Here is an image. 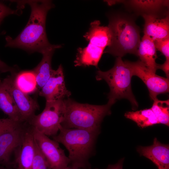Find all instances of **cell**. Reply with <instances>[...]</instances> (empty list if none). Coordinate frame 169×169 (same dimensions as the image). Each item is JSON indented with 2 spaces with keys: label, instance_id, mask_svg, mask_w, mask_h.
I'll return each mask as SVG.
<instances>
[{
  "label": "cell",
  "instance_id": "1",
  "mask_svg": "<svg viewBox=\"0 0 169 169\" xmlns=\"http://www.w3.org/2000/svg\"><path fill=\"white\" fill-rule=\"evenodd\" d=\"M18 8H23L28 4L31 13L27 24L15 38L6 37L5 46L19 48L29 52L43 53L54 45L48 40L46 32V20L48 12L54 5L49 0H24L15 1Z\"/></svg>",
  "mask_w": 169,
  "mask_h": 169
},
{
  "label": "cell",
  "instance_id": "2",
  "mask_svg": "<svg viewBox=\"0 0 169 169\" xmlns=\"http://www.w3.org/2000/svg\"><path fill=\"white\" fill-rule=\"evenodd\" d=\"M59 132L53 140L62 144L68 150L70 165L90 169L89 160L94 154L97 139L100 130L66 129L61 125Z\"/></svg>",
  "mask_w": 169,
  "mask_h": 169
},
{
  "label": "cell",
  "instance_id": "3",
  "mask_svg": "<svg viewBox=\"0 0 169 169\" xmlns=\"http://www.w3.org/2000/svg\"><path fill=\"white\" fill-rule=\"evenodd\" d=\"M108 27L111 41L104 53L121 58L128 53L137 56L141 41L140 31L132 17L122 13L112 14Z\"/></svg>",
  "mask_w": 169,
  "mask_h": 169
},
{
  "label": "cell",
  "instance_id": "4",
  "mask_svg": "<svg viewBox=\"0 0 169 169\" xmlns=\"http://www.w3.org/2000/svg\"><path fill=\"white\" fill-rule=\"evenodd\" d=\"M64 100L65 112L61 126L66 129L100 130L101 123L106 116L111 114L114 104L109 101L102 105L80 103L69 98Z\"/></svg>",
  "mask_w": 169,
  "mask_h": 169
},
{
  "label": "cell",
  "instance_id": "5",
  "mask_svg": "<svg viewBox=\"0 0 169 169\" xmlns=\"http://www.w3.org/2000/svg\"><path fill=\"white\" fill-rule=\"evenodd\" d=\"M132 76L130 68L121 57H117L112 68L106 71L98 70L95 78L98 81L105 80L109 85V101L114 104L116 100L126 99L131 102L132 109L135 110L138 107V104L131 89Z\"/></svg>",
  "mask_w": 169,
  "mask_h": 169
},
{
  "label": "cell",
  "instance_id": "6",
  "mask_svg": "<svg viewBox=\"0 0 169 169\" xmlns=\"http://www.w3.org/2000/svg\"><path fill=\"white\" fill-rule=\"evenodd\" d=\"M64 100L46 101L43 111L35 115L27 123L48 136L56 135L64 118Z\"/></svg>",
  "mask_w": 169,
  "mask_h": 169
},
{
  "label": "cell",
  "instance_id": "7",
  "mask_svg": "<svg viewBox=\"0 0 169 169\" xmlns=\"http://www.w3.org/2000/svg\"><path fill=\"white\" fill-rule=\"evenodd\" d=\"M124 62L131 70L132 76H138L145 84L151 100L157 98V95L159 94L169 92V79L151 71L140 60L134 62L126 60Z\"/></svg>",
  "mask_w": 169,
  "mask_h": 169
},
{
  "label": "cell",
  "instance_id": "8",
  "mask_svg": "<svg viewBox=\"0 0 169 169\" xmlns=\"http://www.w3.org/2000/svg\"><path fill=\"white\" fill-rule=\"evenodd\" d=\"M33 135L34 141L51 169H64L69 165L70 160L58 142L50 139L34 127Z\"/></svg>",
  "mask_w": 169,
  "mask_h": 169
},
{
  "label": "cell",
  "instance_id": "9",
  "mask_svg": "<svg viewBox=\"0 0 169 169\" xmlns=\"http://www.w3.org/2000/svg\"><path fill=\"white\" fill-rule=\"evenodd\" d=\"M2 82L13 99L23 121L28 122L39 109L37 102L17 87L13 76H8Z\"/></svg>",
  "mask_w": 169,
  "mask_h": 169
},
{
  "label": "cell",
  "instance_id": "10",
  "mask_svg": "<svg viewBox=\"0 0 169 169\" xmlns=\"http://www.w3.org/2000/svg\"><path fill=\"white\" fill-rule=\"evenodd\" d=\"M27 125L22 123L0 136V165L13 167L14 163L10 161L11 155L21 145Z\"/></svg>",
  "mask_w": 169,
  "mask_h": 169
},
{
  "label": "cell",
  "instance_id": "11",
  "mask_svg": "<svg viewBox=\"0 0 169 169\" xmlns=\"http://www.w3.org/2000/svg\"><path fill=\"white\" fill-rule=\"evenodd\" d=\"M38 93L39 95L45 98L46 101L64 100L70 97L71 93L66 87L61 64L57 70L53 69L50 78Z\"/></svg>",
  "mask_w": 169,
  "mask_h": 169
},
{
  "label": "cell",
  "instance_id": "12",
  "mask_svg": "<svg viewBox=\"0 0 169 169\" xmlns=\"http://www.w3.org/2000/svg\"><path fill=\"white\" fill-rule=\"evenodd\" d=\"M144 35L153 40L169 37V16L168 11L155 14H143Z\"/></svg>",
  "mask_w": 169,
  "mask_h": 169
},
{
  "label": "cell",
  "instance_id": "13",
  "mask_svg": "<svg viewBox=\"0 0 169 169\" xmlns=\"http://www.w3.org/2000/svg\"><path fill=\"white\" fill-rule=\"evenodd\" d=\"M33 127L28 124L21 145L16 150L15 169H32L34 154Z\"/></svg>",
  "mask_w": 169,
  "mask_h": 169
},
{
  "label": "cell",
  "instance_id": "14",
  "mask_svg": "<svg viewBox=\"0 0 169 169\" xmlns=\"http://www.w3.org/2000/svg\"><path fill=\"white\" fill-rule=\"evenodd\" d=\"M137 151L141 156L151 161L158 169H169V146L161 143L155 138L152 145L140 146Z\"/></svg>",
  "mask_w": 169,
  "mask_h": 169
},
{
  "label": "cell",
  "instance_id": "15",
  "mask_svg": "<svg viewBox=\"0 0 169 169\" xmlns=\"http://www.w3.org/2000/svg\"><path fill=\"white\" fill-rule=\"evenodd\" d=\"M118 3L124 4L138 14H155L166 11L169 6V0H118Z\"/></svg>",
  "mask_w": 169,
  "mask_h": 169
},
{
  "label": "cell",
  "instance_id": "16",
  "mask_svg": "<svg viewBox=\"0 0 169 169\" xmlns=\"http://www.w3.org/2000/svg\"><path fill=\"white\" fill-rule=\"evenodd\" d=\"M62 46L61 45H54L42 53L41 61L33 70L35 76L38 92L44 85L51 75L53 70L51 67V60L54 52Z\"/></svg>",
  "mask_w": 169,
  "mask_h": 169
},
{
  "label": "cell",
  "instance_id": "17",
  "mask_svg": "<svg viewBox=\"0 0 169 169\" xmlns=\"http://www.w3.org/2000/svg\"><path fill=\"white\" fill-rule=\"evenodd\" d=\"M156 50L152 39L144 35L140 44L137 56L147 69L154 73L157 69V64L156 62L157 58Z\"/></svg>",
  "mask_w": 169,
  "mask_h": 169
},
{
  "label": "cell",
  "instance_id": "18",
  "mask_svg": "<svg viewBox=\"0 0 169 169\" xmlns=\"http://www.w3.org/2000/svg\"><path fill=\"white\" fill-rule=\"evenodd\" d=\"M100 24L98 20L92 22L88 31L84 37L89 43L105 49L110 44L111 35L108 27Z\"/></svg>",
  "mask_w": 169,
  "mask_h": 169
},
{
  "label": "cell",
  "instance_id": "19",
  "mask_svg": "<svg viewBox=\"0 0 169 169\" xmlns=\"http://www.w3.org/2000/svg\"><path fill=\"white\" fill-rule=\"evenodd\" d=\"M105 49L89 43L86 47L79 48L74 62L75 67L90 65L98 67V63Z\"/></svg>",
  "mask_w": 169,
  "mask_h": 169
},
{
  "label": "cell",
  "instance_id": "20",
  "mask_svg": "<svg viewBox=\"0 0 169 169\" xmlns=\"http://www.w3.org/2000/svg\"><path fill=\"white\" fill-rule=\"evenodd\" d=\"M0 109L9 118L16 121L24 122L12 96L0 80Z\"/></svg>",
  "mask_w": 169,
  "mask_h": 169
},
{
  "label": "cell",
  "instance_id": "21",
  "mask_svg": "<svg viewBox=\"0 0 169 169\" xmlns=\"http://www.w3.org/2000/svg\"><path fill=\"white\" fill-rule=\"evenodd\" d=\"M125 117L136 122L139 127L143 128L158 124L157 119L151 108L135 111H128Z\"/></svg>",
  "mask_w": 169,
  "mask_h": 169
},
{
  "label": "cell",
  "instance_id": "22",
  "mask_svg": "<svg viewBox=\"0 0 169 169\" xmlns=\"http://www.w3.org/2000/svg\"><path fill=\"white\" fill-rule=\"evenodd\" d=\"M14 80L17 87L26 94L37 90V82L33 71L20 72L17 75Z\"/></svg>",
  "mask_w": 169,
  "mask_h": 169
},
{
  "label": "cell",
  "instance_id": "23",
  "mask_svg": "<svg viewBox=\"0 0 169 169\" xmlns=\"http://www.w3.org/2000/svg\"><path fill=\"white\" fill-rule=\"evenodd\" d=\"M151 109L158 124L169 125V100H161L157 98L154 100Z\"/></svg>",
  "mask_w": 169,
  "mask_h": 169
},
{
  "label": "cell",
  "instance_id": "24",
  "mask_svg": "<svg viewBox=\"0 0 169 169\" xmlns=\"http://www.w3.org/2000/svg\"><path fill=\"white\" fill-rule=\"evenodd\" d=\"M34 141V154L32 169H51L47 159Z\"/></svg>",
  "mask_w": 169,
  "mask_h": 169
},
{
  "label": "cell",
  "instance_id": "25",
  "mask_svg": "<svg viewBox=\"0 0 169 169\" xmlns=\"http://www.w3.org/2000/svg\"><path fill=\"white\" fill-rule=\"evenodd\" d=\"M23 123L15 121L9 118L0 119V136L18 126Z\"/></svg>",
  "mask_w": 169,
  "mask_h": 169
},
{
  "label": "cell",
  "instance_id": "26",
  "mask_svg": "<svg viewBox=\"0 0 169 169\" xmlns=\"http://www.w3.org/2000/svg\"><path fill=\"white\" fill-rule=\"evenodd\" d=\"M153 41L156 50L165 56L166 59H169V37Z\"/></svg>",
  "mask_w": 169,
  "mask_h": 169
},
{
  "label": "cell",
  "instance_id": "27",
  "mask_svg": "<svg viewBox=\"0 0 169 169\" xmlns=\"http://www.w3.org/2000/svg\"><path fill=\"white\" fill-rule=\"evenodd\" d=\"M19 10L18 9L13 10L3 3L0 2V25L6 17L11 14H19Z\"/></svg>",
  "mask_w": 169,
  "mask_h": 169
},
{
  "label": "cell",
  "instance_id": "28",
  "mask_svg": "<svg viewBox=\"0 0 169 169\" xmlns=\"http://www.w3.org/2000/svg\"><path fill=\"white\" fill-rule=\"evenodd\" d=\"M157 69L162 70L165 73L166 78H169V59H166L162 64H157Z\"/></svg>",
  "mask_w": 169,
  "mask_h": 169
},
{
  "label": "cell",
  "instance_id": "29",
  "mask_svg": "<svg viewBox=\"0 0 169 169\" xmlns=\"http://www.w3.org/2000/svg\"><path fill=\"white\" fill-rule=\"evenodd\" d=\"M15 69L8 66L6 64L0 59V72L4 73L10 72L12 74L15 73Z\"/></svg>",
  "mask_w": 169,
  "mask_h": 169
},
{
  "label": "cell",
  "instance_id": "30",
  "mask_svg": "<svg viewBox=\"0 0 169 169\" xmlns=\"http://www.w3.org/2000/svg\"><path fill=\"white\" fill-rule=\"evenodd\" d=\"M124 159V158L121 159L114 164L109 165L106 169H123Z\"/></svg>",
  "mask_w": 169,
  "mask_h": 169
},
{
  "label": "cell",
  "instance_id": "31",
  "mask_svg": "<svg viewBox=\"0 0 169 169\" xmlns=\"http://www.w3.org/2000/svg\"><path fill=\"white\" fill-rule=\"evenodd\" d=\"M0 169H13V167L6 166H3L0 165Z\"/></svg>",
  "mask_w": 169,
  "mask_h": 169
},
{
  "label": "cell",
  "instance_id": "32",
  "mask_svg": "<svg viewBox=\"0 0 169 169\" xmlns=\"http://www.w3.org/2000/svg\"><path fill=\"white\" fill-rule=\"evenodd\" d=\"M64 169H87L75 168V167H72V166L70 165H69L66 168H65Z\"/></svg>",
  "mask_w": 169,
  "mask_h": 169
}]
</instances>
